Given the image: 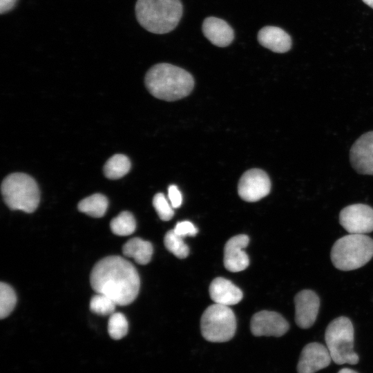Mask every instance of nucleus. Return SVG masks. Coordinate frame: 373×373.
<instances>
[{
	"mask_svg": "<svg viewBox=\"0 0 373 373\" xmlns=\"http://www.w3.org/2000/svg\"><path fill=\"white\" fill-rule=\"evenodd\" d=\"M325 339L335 363H358V356L354 351V327L348 318L340 316L334 319L326 328Z\"/></svg>",
	"mask_w": 373,
	"mask_h": 373,
	"instance_id": "423d86ee",
	"label": "nucleus"
},
{
	"mask_svg": "<svg viewBox=\"0 0 373 373\" xmlns=\"http://www.w3.org/2000/svg\"><path fill=\"white\" fill-rule=\"evenodd\" d=\"M153 205L162 220L168 221L173 218V208L162 193H157L154 195Z\"/></svg>",
	"mask_w": 373,
	"mask_h": 373,
	"instance_id": "a878e982",
	"label": "nucleus"
},
{
	"mask_svg": "<svg viewBox=\"0 0 373 373\" xmlns=\"http://www.w3.org/2000/svg\"><path fill=\"white\" fill-rule=\"evenodd\" d=\"M175 233L182 238L186 236H195L198 233V229L190 221L184 220L176 224L173 229Z\"/></svg>",
	"mask_w": 373,
	"mask_h": 373,
	"instance_id": "bb28decb",
	"label": "nucleus"
},
{
	"mask_svg": "<svg viewBox=\"0 0 373 373\" xmlns=\"http://www.w3.org/2000/svg\"><path fill=\"white\" fill-rule=\"evenodd\" d=\"M338 373H357V372L349 368H343V369H341Z\"/></svg>",
	"mask_w": 373,
	"mask_h": 373,
	"instance_id": "c756f323",
	"label": "nucleus"
},
{
	"mask_svg": "<svg viewBox=\"0 0 373 373\" xmlns=\"http://www.w3.org/2000/svg\"><path fill=\"white\" fill-rule=\"evenodd\" d=\"M128 323L125 316L120 312L110 315L108 322V332L114 340H119L128 333Z\"/></svg>",
	"mask_w": 373,
	"mask_h": 373,
	"instance_id": "b1692460",
	"label": "nucleus"
},
{
	"mask_svg": "<svg viewBox=\"0 0 373 373\" xmlns=\"http://www.w3.org/2000/svg\"><path fill=\"white\" fill-rule=\"evenodd\" d=\"M131 165L128 157L123 154H115L105 163L104 174L108 179L117 180L128 173Z\"/></svg>",
	"mask_w": 373,
	"mask_h": 373,
	"instance_id": "aec40b11",
	"label": "nucleus"
},
{
	"mask_svg": "<svg viewBox=\"0 0 373 373\" xmlns=\"http://www.w3.org/2000/svg\"><path fill=\"white\" fill-rule=\"evenodd\" d=\"M168 196L173 209L179 208L182 202L181 192L175 185H170L168 189Z\"/></svg>",
	"mask_w": 373,
	"mask_h": 373,
	"instance_id": "cd10ccee",
	"label": "nucleus"
},
{
	"mask_svg": "<svg viewBox=\"0 0 373 373\" xmlns=\"http://www.w3.org/2000/svg\"><path fill=\"white\" fill-rule=\"evenodd\" d=\"M209 295L216 304L233 305L242 298V291L231 281L222 277L213 279L209 286Z\"/></svg>",
	"mask_w": 373,
	"mask_h": 373,
	"instance_id": "dca6fc26",
	"label": "nucleus"
},
{
	"mask_svg": "<svg viewBox=\"0 0 373 373\" xmlns=\"http://www.w3.org/2000/svg\"><path fill=\"white\" fill-rule=\"evenodd\" d=\"M108 206L107 198L101 193H95L85 198L78 203V209L90 216L101 218L106 212Z\"/></svg>",
	"mask_w": 373,
	"mask_h": 373,
	"instance_id": "6ab92c4d",
	"label": "nucleus"
},
{
	"mask_svg": "<svg viewBox=\"0 0 373 373\" xmlns=\"http://www.w3.org/2000/svg\"><path fill=\"white\" fill-rule=\"evenodd\" d=\"M270 190L271 181L268 175L259 169H252L244 173L238 185L239 196L249 202L260 200L267 196Z\"/></svg>",
	"mask_w": 373,
	"mask_h": 373,
	"instance_id": "1a4fd4ad",
	"label": "nucleus"
},
{
	"mask_svg": "<svg viewBox=\"0 0 373 373\" xmlns=\"http://www.w3.org/2000/svg\"><path fill=\"white\" fill-rule=\"evenodd\" d=\"M373 256V239L365 234L350 233L338 239L331 250L334 267L342 271L356 269Z\"/></svg>",
	"mask_w": 373,
	"mask_h": 373,
	"instance_id": "20e7f679",
	"label": "nucleus"
},
{
	"mask_svg": "<svg viewBox=\"0 0 373 373\" xmlns=\"http://www.w3.org/2000/svg\"><path fill=\"white\" fill-rule=\"evenodd\" d=\"M17 303V296L14 289L9 285L0 283V318L8 316Z\"/></svg>",
	"mask_w": 373,
	"mask_h": 373,
	"instance_id": "5701e85b",
	"label": "nucleus"
},
{
	"mask_svg": "<svg viewBox=\"0 0 373 373\" xmlns=\"http://www.w3.org/2000/svg\"><path fill=\"white\" fill-rule=\"evenodd\" d=\"M294 304L297 325L303 329L311 327L316 321L320 307L318 295L309 289L302 290L295 296Z\"/></svg>",
	"mask_w": 373,
	"mask_h": 373,
	"instance_id": "f8f14e48",
	"label": "nucleus"
},
{
	"mask_svg": "<svg viewBox=\"0 0 373 373\" xmlns=\"http://www.w3.org/2000/svg\"><path fill=\"white\" fill-rule=\"evenodd\" d=\"M249 238L239 234L231 238L224 248V265L231 272L245 270L249 264V259L244 249L248 245Z\"/></svg>",
	"mask_w": 373,
	"mask_h": 373,
	"instance_id": "ddd939ff",
	"label": "nucleus"
},
{
	"mask_svg": "<svg viewBox=\"0 0 373 373\" xmlns=\"http://www.w3.org/2000/svg\"><path fill=\"white\" fill-rule=\"evenodd\" d=\"M350 159L358 173L373 175V131L363 134L354 142Z\"/></svg>",
	"mask_w": 373,
	"mask_h": 373,
	"instance_id": "9d476101",
	"label": "nucleus"
},
{
	"mask_svg": "<svg viewBox=\"0 0 373 373\" xmlns=\"http://www.w3.org/2000/svg\"><path fill=\"white\" fill-rule=\"evenodd\" d=\"M341 226L350 233L365 234L373 231V208L364 204H354L341 210Z\"/></svg>",
	"mask_w": 373,
	"mask_h": 373,
	"instance_id": "6e6552de",
	"label": "nucleus"
},
{
	"mask_svg": "<svg viewBox=\"0 0 373 373\" xmlns=\"http://www.w3.org/2000/svg\"><path fill=\"white\" fill-rule=\"evenodd\" d=\"M331 360L327 347L318 343H309L301 352L297 365L298 373H315L327 367Z\"/></svg>",
	"mask_w": 373,
	"mask_h": 373,
	"instance_id": "4468645a",
	"label": "nucleus"
},
{
	"mask_svg": "<svg viewBox=\"0 0 373 373\" xmlns=\"http://www.w3.org/2000/svg\"><path fill=\"white\" fill-rule=\"evenodd\" d=\"M124 256L133 258L140 265H146L151 259L153 247L152 244L140 238H133L122 247Z\"/></svg>",
	"mask_w": 373,
	"mask_h": 373,
	"instance_id": "a211bd4d",
	"label": "nucleus"
},
{
	"mask_svg": "<svg viewBox=\"0 0 373 373\" xmlns=\"http://www.w3.org/2000/svg\"><path fill=\"white\" fill-rule=\"evenodd\" d=\"M250 328L255 336H281L289 329L285 318L276 312L260 311L251 318Z\"/></svg>",
	"mask_w": 373,
	"mask_h": 373,
	"instance_id": "9b49d317",
	"label": "nucleus"
},
{
	"mask_svg": "<svg viewBox=\"0 0 373 373\" xmlns=\"http://www.w3.org/2000/svg\"><path fill=\"white\" fill-rule=\"evenodd\" d=\"M202 336L209 341L222 343L231 339L236 330V318L229 306L213 304L208 307L201 317Z\"/></svg>",
	"mask_w": 373,
	"mask_h": 373,
	"instance_id": "0eeeda50",
	"label": "nucleus"
},
{
	"mask_svg": "<svg viewBox=\"0 0 373 373\" xmlns=\"http://www.w3.org/2000/svg\"><path fill=\"white\" fill-rule=\"evenodd\" d=\"M204 37L218 47L228 46L233 40V28L227 22L215 17L206 18L202 26Z\"/></svg>",
	"mask_w": 373,
	"mask_h": 373,
	"instance_id": "2eb2a0df",
	"label": "nucleus"
},
{
	"mask_svg": "<svg viewBox=\"0 0 373 373\" xmlns=\"http://www.w3.org/2000/svg\"><path fill=\"white\" fill-rule=\"evenodd\" d=\"M1 190L6 204L12 210L32 213L40 201V192L36 181L29 175L14 173L3 180Z\"/></svg>",
	"mask_w": 373,
	"mask_h": 373,
	"instance_id": "39448f33",
	"label": "nucleus"
},
{
	"mask_svg": "<svg viewBox=\"0 0 373 373\" xmlns=\"http://www.w3.org/2000/svg\"><path fill=\"white\" fill-rule=\"evenodd\" d=\"M164 243L165 247L178 258H185L189 254V247L184 242L183 238L177 235L173 229L165 234Z\"/></svg>",
	"mask_w": 373,
	"mask_h": 373,
	"instance_id": "4be33fe9",
	"label": "nucleus"
},
{
	"mask_svg": "<svg viewBox=\"0 0 373 373\" xmlns=\"http://www.w3.org/2000/svg\"><path fill=\"white\" fill-rule=\"evenodd\" d=\"M90 282L95 292L108 296L120 306L133 302L140 287L135 267L118 256H108L98 261L92 269Z\"/></svg>",
	"mask_w": 373,
	"mask_h": 373,
	"instance_id": "f257e3e1",
	"label": "nucleus"
},
{
	"mask_svg": "<svg viewBox=\"0 0 373 373\" xmlns=\"http://www.w3.org/2000/svg\"><path fill=\"white\" fill-rule=\"evenodd\" d=\"M363 1L367 6L373 8V0H363Z\"/></svg>",
	"mask_w": 373,
	"mask_h": 373,
	"instance_id": "7c9ffc66",
	"label": "nucleus"
},
{
	"mask_svg": "<svg viewBox=\"0 0 373 373\" xmlns=\"http://www.w3.org/2000/svg\"><path fill=\"white\" fill-rule=\"evenodd\" d=\"M116 305L113 300L102 294L93 296L90 301V311L100 316L111 315L115 312Z\"/></svg>",
	"mask_w": 373,
	"mask_h": 373,
	"instance_id": "393cba45",
	"label": "nucleus"
},
{
	"mask_svg": "<svg viewBox=\"0 0 373 373\" xmlns=\"http://www.w3.org/2000/svg\"><path fill=\"white\" fill-rule=\"evenodd\" d=\"M135 10L138 23L144 29L165 34L178 26L183 7L180 0H137Z\"/></svg>",
	"mask_w": 373,
	"mask_h": 373,
	"instance_id": "7ed1b4c3",
	"label": "nucleus"
},
{
	"mask_svg": "<svg viewBox=\"0 0 373 373\" xmlns=\"http://www.w3.org/2000/svg\"><path fill=\"white\" fill-rule=\"evenodd\" d=\"M260 45L277 53L289 51L291 47V39L287 32L280 28L267 26L258 33Z\"/></svg>",
	"mask_w": 373,
	"mask_h": 373,
	"instance_id": "f3484780",
	"label": "nucleus"
},
{
	"mask_svg": "<svg viewBox=\"0 0 373 373\" xmlns=\"http://www.w3.org/2000/svg\"><path fill=\"white\" fill-rule=\"evenodd\" d=\"M144 82L153 96L168 102L186 97L194 86V79L191 73L167 63L153 66L147 71Z\"/></svg>",
	"mask_w": 373,
	"mask_h": 373,
	"instance_id": "f03ea898",
	"label": "nucleus"
},
{
	"mask_svg": "<svg viewBox=\"0 0 373 373\" xmlns=\"http://www.w3.org/2000/svg\"><path fill=\"white\" fill-rule=\"evenodd\" d=\"M110 227L117 236H129L136 229L135 219L129 211H122L111 221Z\"/></svg>",
	"mask_w": 373,
	"mask_h": 373,
	"instance_id": "412c9836",
	"label": "nucleus"
},
{
	"mask_svg": "<svg viewBox=\"0 0 373 373\" xmlns=\"http://www.w3.org/2000/svg\"><path fill=\"white\" fill-rule=\"evenodd\" d=\"M18 0H0V13L4 14L12 10Z\"/></svg>",
	"mask_w": 373,
	"mask_h": 373,
	"instance_id": "c85d7f7f",
	"label": "nucleus"
}]
</instances>
